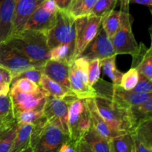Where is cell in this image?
Listing matches in <instances>:
<instances>
[{
	"label": "cell",
	"mask_w": 152,
	"mask_h": 152,
	"mask_svg": "<svg viewBox=\"0 0 152 152\" xmlns=\"http://www.w3.org/2000/svg\"><path fill=\"white\" fill-rule=\"evenodd\" d=\"M135 145V152H152V141L147 140L132 134Z\"/></svg>",
	"instance_id": "39"
},
{
	"label": "cell",
	"mask_w": 152,
	"mask_h": 152,
	"mask_svg": "<svg viewBox=\"0 0 152 152\" xmlns=\"http://www.w3.org/2000/svg\"><path fill=\"white\" fill-rule=\"evenodd\" d=\"M40 71L53 81L59 83L65 88L71 90L69 82V63L48 59Z\"/></svg>",
	"instance_id": "16"
},
{
	"label": "cell",
	"mask_w": 152,
	"mask_h": 152,
	"mask_svg": "<svg viewBox=\"0 0 152 152\" xmlns=\"http://www.w3.org/2000/svg\"><path fill=\"white\" fill-rule=\"evenodd\" d=\"M96 1L97 0H73L68 12L74 19L87 16L91 14Z\"/></svg>",
	"instance_id": "28"
},
{
	"label": "cell",
	"mask_w": 152,
	"mask_h": 152,
	"mask_svg": "<svg viewBox=\"0 0 152 152\" xmlns=\"http://www.w3.org/2000/svg\"><path fill=\"white\" fill-rule=\"evenodd\" d=\"M102 18L92 14L75 19L76 48L74 59L82 53L86 46L97 34L101 26Z\"/></svg>",
	"instance_id": "10"
},
{
	"label": "cell",
	"mask_w": 152,
	"mask_h": 152,
	"mask_svg": "<svg viewBox=\"0 0 152 152\" xmlns=\"http://www.w3.org/2000/svg\"><path fill=\"white\" fill-rule=\"evenodd\" d=\"M34 125H18L17 132L10 152H20L31 146Z\"/></svg>",
	"instance_id": "21"
},
{
	"label": "cell",
	"mask_w": 152,
	"mask_h": 152,
	"mask_svg": "<svg viewBox=\"0 0 152 152\" xmlns=\"http://www.w3.org/2000/svg\"><path fill=\"white\" fill-rule=\"evenodd\" d=\"M113 152H135V145L132 134L126 133L111 140Z\"/></svg>",
	"instance_id": "27"
},
{
	"label": "cell",
	"mask_w": 152,
	"mask_h": 152,
	"mask_svg": "<svg viewBox=\"0 0 152 152\" xmlns=\"http://www.w3.org/2000/svg\"><path fill=\"white\" fill-rule=\"evenodd\" d=\"M131 91L134 93H152V80L140 74L137 84Z\"/></svg>",
	"instance_id": "38"
},
{
	"label": "cell",
	"mask_w": 152,
	"mask_h": 152,
	"mask_svg": "<svg viewBox=\"0 0 152 152\" xmlns=\"http://www.w3.org/2000/svg\"><path fill=\"white\" fill-rule=\"evenodd\" d=\"M42 111L48 123L57 126L68 135V105L65 99L48 95Z\"/></svg>",
	"instance_id": "12"
},
{
	"label": "cell",
	"mask_w": 152,
	"mask_h": 152,
	"mask_svg": "<svg viewBox=\"0 0 152 152\" xmlns=\"http://www.w3.org/2000/svg\"><path fill=\"white\" fill-rule=\"evenodd\" d=\"M17 128L18 124L15 125L0 137V152H10L17 132Z\"/></svg>",
	"instance_id": "34"
},
{
	"label": "cell",
	"mask_w": 152,
	"mask_h": 152,
	"mask_svg": "<svg viewBox=\"0 0 152 152\" xmlns=\"http://www.w3.org/2000/svg\"><path fill=\"white\" fill-rule=\"evenodd\" d=\"M132 68H136L140 74L152 80V47L146 48L141 42L137 50L132 55Z\"/></svg>",
	"instance_id": "18"
},
{
	"label": "cell",
	"mask_w": 152,
	"mask_h": 152,
	"mask_svg": "<svg viewBox=\"0 0 152 152\" xmlns=\"http://www.w3.org/2000/svg\"><path fill=\"white\" fill-rule=\"evenodd\" d=\"M94 98H86V101L88 107L89 113H90L91 120L92 128L104 138L108 140L111 141L113 138L117 136H120V134L113 130L105 121L103 118L101 117L98 110L96 108Z\"/></svg>",
	"instance_id": "19"
},
{
	"label": "cell",
	"mask_w": 152,
	"mask_h": 152,
	"mask_svg": "<svg viewBox=\"0 0 152 152\" xmlns=\"http://www.w3.org/2000/svg\"><path fill=\"white\" fill-rule=\"evenodd\" d=\"M75 150L77 152H94L83 140L77 144Z\"/></svg>",
	"instance_id": "42"
},
{
	"label": "cell",
	"mask_w": 152,
	"mask_h": 152,
	"mask_svg": "<svg viewBox=\"0 0 152 152\" xmlns=\"http://www.w3.org/2000/svg\"><path fill=\"white\" fill-rule=\"evenodd\" d=\"M72 1H73V0H72Z\"/></svg>",
	"instance_id": "47"
},
{
	"label": "cell",
	"mask_w": 152,
	"mask_h": 152,
	"mask_svg": "<svg viewBox=\"0 0 152 152\" xmlns=\"http://www.w3.org/2000/svg\"><path fill=\"white\" fill-rule=\"evenodd\" d=\"M117 55L111 39L102 26H100L97 34L91 42L83 50L78 57L85 58L88 60L102 59ZM77 57V58H78Z\"/></svg>",
	"instance_id": "13"
},
{
	"label": "cell",
	"mask_w": 152,
	"mask_h": 152,
	"mask_svg": "<svg viewBox=\"0 0 152 152\" xmlns=\"http://www.w3.org/2000/svg\"><path fill=\"white\" fill-rule=\"evenodd\" d=\"M15 0H0V43L4 42L13 34Z\"/></svg>",
	"instance_id": "17"
},
{
	"label": "cell",
	"mask_w": 152,
	"mask_h": 152,
	"mask_svg": "<svg viewBox=\"0 0 152 152\" xmlns=\"http://www.w3.org/2000/svg\"><path fill=\"white\" fill-rule=\"evenodd\" d=\"M22 92H37L41 89L39 85L26 78H20L15 80L10 85Z\"/></svg>",
	"instance_id": "35"
},
{
	"label": "cell",
	"mask_w": 152,
	"mask_h": 152,
	"mask_svg": "<svg viewBox=\"0 0 152 152\" xmlns=\"http://www.w3.org/2000/svg\"><path fill=\"white\" fill-rule=\"evenodd\" d=\"M56 13L49 11L41 4L27 21L23 30H35L47 33L55 24Z\"/></svg>",
	"instance_id": "15"
},
{
	"label": "cell",
	"mask_w": 152,
	"mask_h": 152,
	"mask_svg": "<svg viewBox=\"0 0 152 152\" xmlns=\"http://www.w3.org/2000/svg\"><path fill=\"white\" fill-rule=\"evenodd\" d=\"M48 94L41 88L37 92H22L10 86L9 96L14 116L28 111H42Z\"/></svg>",
	"instance_id": "9"
},
{
	"label": "cell",
	"mask_w": 152,
	"mask_h": 152,
	"mask_svg": "<svg viewBox=\"0 0 152 152\" xmlns=\"http://www.w3.org/2000/svg\"><path fill=\"white\" fill-rule=\"evenodd\" d=\"M6 42L22 52L37 69H41L50 59L46 33L35 30H22L13 34Z\"/></svg>",
	"instance_id": "1"
},
{
	"label": "cell",
	"mask_w": 152,
	"mask_h": 152,
	"mask_svg": "<svg viewBox=\"0 0 152 152\" xmlns=\"http://www.w3.org/2000/svg\"><path fill=\"white\" fill-rule=\"evenodd\" d=\"M43 1L44 0H15L13 34H17L23 30L27 21L41 5Z\"/></svg>",
	"instance_id": "14"
},
{
	"label": "cell",
	"mask_w": 152,
	"mask_h": 152,
	"mask_svg": "<svg viewBox=\"0 0 152 152\" xmlns=\"http://www.w3.org/2000/svg\"><path fill=\"white\" fill-rule=\"evenodd\" d=\"M93 88L96 91V95L108 98L126 108L142 103L152 98V93H134L126 91L119 85L111 84L102 80H98Z\"/></svg>",
	"instance_id": "6"
},
{
	"label": "cell",
	"mask_w": 152,
	"mask_h": 152,
	"mask_svg": "<svg viewBox=\"0 0 152 152\" xmlns=\"http://www.w3.org/2000/svg\"><path fill=\"white\" fill-rule=\"evenodd\" d=\"M0 66L10 71L12 80L20 73L36 68L26 56L6 42L0 43Z\"/></svg>",
	"instance_id": "11"
},
{
	"label": "cell",
	"mask_w": 152,
	"mask_h": 152,
	"mask_svg": "<svg viewBox=\"0 0 152 152\" xmlns=\"http://www.w3.org/2000/svg\"><path fill=\"white\" fill-rule=\"evenodd\" d=\"M101 61L99 59L88 60V82L91 87H93L99 80L101 74Z\"/></svg>",
	"instance_id": "33"
},
{
	"label": "cell",
	"mask_w": 152,
	"mask_h": 152,
	"mask_svg": "<svg viewBox=\"0 0 152 152\" xmlns=\"http://www.w3.org/2000/svg\"><path fill=\"white\" fill-rule=\"evenodd\" d=\"M76 152H77V151H76Z\"/></svg>",
	"instance_id": "48"
},
{
	"label": "cell",
	"mask_w": 152,
	"mask_h": 152,
	"mask_svg": "<svg viewBox=\"0 0 152 152\" xmlns=\"http://www.w3.org/2000/svg\"><path fill=\"white\" fill-rule=\"evenodd\" d=\"M134 130L137 126L145 120L152 119V98L129 108Z\"/></svg>",
	"instance_id": "24"
},
{
	"label": "cell",
	"mask_w": 152,
	"mask_h": 152,
	"mask_svg": "<svg viewBox=\"0 0 152 152\" xmlns=\"http://www.w3.org/2000/svg\"><path fill=\"white\" fill-rule=\"evenodd\" d=\"M67 141H69L68 135L47 120L34 125L31 141L33 152H59Z\"/></svg>",
	"instance_id": "4"
},
{
	"label": "cell",
	"mask_w": 152,
	"mask_h": 152,
	"mask_svg": "<svg viewBox=\"0 0 152 152\" xmlns=\"http://www.w3.org/2000/svg\"><path fill=\"white\" fill-rule=\"evenodd\" d=\"M18 125L32 124L35 125L45 120L42 111H28L20 112L15 115Z\"/></svg>",
	"instance_id": "29"
},
{
	"label": "cell",
	"mask_w": 152,
	"mask_h": 152,
	"mask_svg": "<svg viewBox=\"0 0 152 152\" xmlns=\"http://www.w3.org/2000/svg\"><path fill=\"white\" fill-rule=\"evenodd\" d=\"M51 60L66 62L70 63L74 60L69 48L65 45H59L50 49V59Z\"/></svg>",
	"instance_id": "31"
},
{
	"label": "cell",
	"mask_w": 152,
	"mask_h": 152,
	"mask_svg": "<svg viewBox=\"0 0 152 152\" xmlns=\"http://www.w3.org/2000/svg\"><path fill=\"white\" fill-rule=\"evenodd\" d=\"M16 124L9 93L0 95V137Z\"/></svg>",
	"instance_id": "20"
},
{
	"label": "cell",
	"mask_w": 152,
	"mask_h": 152,
	"mask_svg": "<svg viewBox=\"0 0 152 152\" xmlns=\"http://www.w3.org/2000/svg\"><path fill=\"white\" fill-rule=\"evenodd\" d=\"M42 6L49 11L53 12V13H56L59 10L56 3L53 0H44L43 2L42 3Z\"/></svg>",
	"instance_id": "41"
},
{
	"label": "cell",
	"mask_w": 152,
	"mask_h": 152,
	"mask_svg": "<svg viewBox=\"0 0 152 152\" xmlns=\"http://www.w3.org/2000/svg\"><path fill=\"white\" fill-rule=\"evenodd\" d=\"M12 83V75L10 71L0 66V95L7 94Z\"/></svg>",
	"instance_id": "36"
},
{
	"label": "cell",
	"mask_w": 152,
	"mask_h": 152,
	"mask_svg": "<svg viewBox=\"0 0 152 152\" xmlns=\"http://www.w3.org/2000/svg\"><path fill=\"white\" fill-rule=\"evenodd\" d=\"M49 48L59 45H65L69 48L74 59L76 48L75 19L68 11L59 10L53 26L46 33Z\"/></svg>",
	"instance_id": "5"
},
{
	"label": "cell",
	"mask_w": 152,
	"mask_h": 152,
	"mask_svg": "<svg viewBox=\"0 0 152 152\" xmlns=\"http://www.w3.org/2000/svg\"><path fill=\"white\" fill-rule=\"evenodd\" d=\"M122 24V11L113 10L102 17L101 26L109 38L120 28Z\"/></svg>",
	"instance_id": "25"
},
{
	"label": "cell",
	"mask_w": 152,
	"mask_h": 152,
	"mask_svg": "<svg viewBox=\"0 0 152 152\" xmlns=\"http://www.w3.org/2000/svg\"><path fill=\"white\" fill-rule=\"evenodd\" d=\"M130 0H120V4H121V9L123 10H129V6L130 4L129 3Z\"/></svg>",
	"instance_id": "45"
},
{
	"label": "cell",
	"mask_w": 152,
	"mask_h": 152,
	"mask_svg": "<svg viewBox=\"0 0 152 152\" xmlns=\"http://www.w3.org/2000/svg\"><path fill=\"white\" fill-rule=\"evenodd\" d=\"M42 74V71H40L39 69H37V68H31V69L26 70V71H23V72L18 74V75L12 80V83H13V81H15V80H18V79L26 78L28 79V80H31V81L34 82V83H37V85H39Z\"/></svg>",
	"instance_id": "37"
},
{
	"label": "cell",
	"mask_w": 152,
	"mask_h": 152,
	"mask_svg": "<svg viewBox=\"0 0 152 152\" xmlns=\"http://www.w3.org/2000/svg\"><path fill=\"white\" fill-rule=\"evenodd\" d=\"M116 57L117 55H114L102 59L100 60L101 66L103 70L104 74L112 81L113 84L120 85L123 73L119 71L116 66Z\"/></svg>",
	"instance_id": "26"
},
{
	"label": "cell",
	"mask_w": 152,
	"mask_h": 152,
	"mask_svg": "<svg viewBox=\"0 0 152 152\" xmlns=\"http://www.w3.org/2000/svg\"><path fill=\"white\" fill-rule=\"evenodd\" d=\"M122 11V24L120 29L110 38L117 55H133L137 50V44L132 32V20L129 10Z\"/></svg>",
	"instance_id": "8"
},
{
	"label": "cell",
	"mask_w": 152,
	"mask_h": 152,
	"mask_svg": "<svg viewBox=\"0 0 152 152\" xmlns=\"http://www.w3.org/2000/svg\"><path fill=\"white\" fill-rule=\"evenodd\" d=\"M129 3L130 4H142V5H146L151 7L152 5V0H130Z\"/></svg>",
	"instance_id": "44"
},
{
	"label": "cell",
	"mask_w": 152,
	"mask_h": 152,
	"mask_svg": "<svg viewBox=\"0 0 152 152\" xmlns=\"http://www.w3.org/2000/svg\"><path fill=\"white\" fill-rule=\"evenodd\" d=\"M88 60L78 57L69 63V82L71 90L80 99L94 98L96 92L88 82Z\"/></svg>",
	"instance_id": "7"
},
{
	"label": "cell",
	"mask_w": 152,
	"mask_h": 152,
	"mask_svg": "<svg viewBox=\"0 0 152 152\" xmlns=\"http://www.w3.org/2000/svg\"><path fill=\"white\" fill-rule=\"evenodd\" d=\"M57 6L58 9L63 11H68L71 7L72 0H53Z\"/></svg>",
	"instance_id": "40"
},
{
	"label": "cell",
	"mask_w": 152,
	"mask_h": 152,
	"mask_svg": "<svg viewBox=\"0 0 152 152\" xmlns=\"http://www.w3.org/2000/svg\"><path fill=\"white\" fill-rule=\"evenodd\" d=\"M39 86L47 92L49 95L53 96L54 97L61 98V99H65L66 97L72 95H75L73 93L72 91L68 90L65 87L59 85V83H56L49 78L45 74H42L40 78Z\"/></svg>",
	"instance_id": "23"
},
{
	"label": "cell",
	"mask_w": 152,
	"mask_h": 152,
	"mask_svg": "<svg viewBox=\"0 0 152 152\" xmlns=\"http://www.w3.org/2000/svg\"><path fill=\"white\" fill-rule=\"evenodd\" d=\"M118 0H97L94 6L91 14L98 17H103L114 10Z\"/></svg>",
	"instance_id": "30"
},
{
	"label": "cell",
	"mask_w": 152,
	"mask_h": 152,
	"mask_svg": "<svg viewBox=\"0 0 152 152\" xmlns=\"http://www.w3.org/2000/svg\"><path fill=\"white\" fill-rule=\"evenodd\" d=\"M94 99L98 112L113 130L120 134L134 132L130 108L120 106L111 99L99 95H96Z\"/></svg>",
	"instance_id": "3"
},
{
	"label": "cell",
	"mask_w": 152,
	"mask_h": 152,
	"mask_svg": "<svg viewBox=\"0 0 152 152\" xmlns=\"http://www.w3.org/2000/svg\"><path fill=\"white\" fill-rule=\"evenodd\" d=\"M68 105V126L69 142L75 146L92 127L90 113L86 99L75 95L65 98Z\"/></svg>",
	"instance_id": "2"
},
{
	"label": "cell",
	"mask_w": 152,
	"mask_h": 152,
	"mask_svg": "<svg viewBox=\"0 0 152 152\" xmlns=\"http://www.w3.org/2000/svg\"><path fill=\"white\" fill-rule=\"evenodd\" d=\"M20 152H33V151H32V148H31V147L30 146V147H28V148H27L26 149L23 150V151H22Z\"/></svg>",
	"instance_id": "46"
},
{
	"label": "cell",
	"mask_w": 152,
	"mask_h": 152,
	"mask_svg": "<svg viewBox=\"0 0 152 152\" xmlns=\"http://www.w3.org/2000/svg\"><path fill=\"white\" fill-rule=\"evenodd\" d=\"M83 140L94 152H113L111 141L99 135L92 127L83 137Z\"/></svg>",
	"instance_id": "22"
},
{
	"label": "cell",
	"mask_w": 152,
	"mask_h": 152,
	"mask_svg": "<svg viewBox=\"0 0 152 152\" xmlns=\"http://www.w3.org/2000/svg\"><path fill=\"white\" fill-rule=\"evenodd\" d=\"M59 152H76V150L74 145L69 141H67L62 144Z\"/></svg>",
	"instance_id": "43"
},
{
	"label": "cell",
	"mask_w": 152,
	"mask_h": 152,
	"mask_svg": "<svg viewBox=\"0 0 152 152\" xmlns=\"http://www.w3.org/2000/svg\"><path fill=\"white\" fill-rule=\"evenodd\" d=\"M140 74L136 68H131L130 70L123 74L119 86L126 91H132L137 84Z\"/></svg>",
	"instance_id": "32"
}]
</instances>
